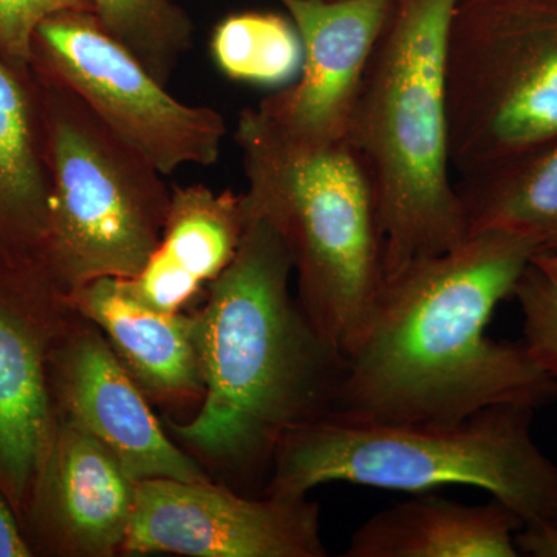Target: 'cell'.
Here are the masks:
<instances>
[{
  "instance_id": "obj_1",
  "label": "cell",
  "mask_w": 557,
  "mask_h": 557,
  "mask_svg": "<svg viewBox=\"0 0 557 557\" xmlns=\"http://www.w3.org/2000/svg\"><path fill=\"white\" fill-rule=\"evenodd\" d=\"M536 245L511 231L472 234L384 278L332 417L354 423L453 424L496 405L556 401L552 379L522 341L486 335L515 298Z\"/></svg>"
},
{
  "instance_id": "obj_2",
  "label": "cell",
  "mask_w": 557,
  "mask_h": 557,
  "mask_svg": "<svg viewBox=\"0 0 557 557\" xmlns=\"http://www.w3.org/2000/svg\"><path fill=\"white\" fill-rule=\"evenodd\" d=\"M248 212L236 258L194 311L205 380L199 412L168 426L211 463L260 472L273 467L285 435L336 412L347 357L289 292L292 256L277 231Z\"/></svg>"
},
{
  "instance_id": "obj_3",
  "label": "cell",
  "mask_w": 557,
  "mask_h": 557,
  "mask_svg": "<svg viewBox=\"0 0 557 557\" xmlns=\"http://www.w3.org/2000/svg\"><path fill=\"white\" fill-rule=\"evenodd\" d=\"M457 0H395L346 139L375 194L384 274L468 237L449 157L446 42Z\"/></svg>"
},
{
  "instance_id": "obj_4",
  "label": "cell",
  "mask_w": 557,
  "mask_h": 557,
  "mask_svg": "<svg viewBox=\"0 0 557 557\" xmlns=\"http://www.w3.org/2000/svg\"><path fill=\"white\" fill-rule=\"evenodd\" d=\"M534 408L496 405L453 424L324 418L278 443L267 493L309 494L329 482L405 493L486 491L523 528H557V465L533 440Z\"/></svg>"
},
{
  "instance_id": "obj_5",
  "label": "cell",
  "mask_w": 557,
  "mask_h": 557,
  "mask_svg": "<svg viewBox=\"0 0 557 557\" xmlns=\"http://www.w3.org/2000/svg\"><path fill=\"white\" fill-rule=\"evenodd\" d=\"M234 138L249 211L277 231L300 306L347 357L386 278L375 194L361 161L346 138L296 141L256 108L242 110Z\"/></svg>"
},
{
  "instance_id": "obj_6",
  "label": "cell",
  "mask_w": 557,
  "mask_h": 557,
  "mask_svg": "<svg viewBox=\"0 0 557 557\" xmlns=\"http://www.w3.org/2000/svg\"><path fill=\"white\" fill-rule=\"evenodd\" d=\"M33 75L50 177L40 262L65 298L98 278L134 277L166 223L164 175L76 95Z\"/></svg>"
},
{
  "instance_id": "obj_7",
  "label": "cell",
  "mask_w": 557,
  "mask_h": 557,
  "mask_svg": "<svg viewBox=\"0 0 557 557\" xmlns=\"http://www.w3.org/2000/svg\"><path fill=\"white\" fill-rule=\"evenodd\" d=\"M450 168L460 180L557 145V0H457L446 42Z\"/></svg>"
},
{
  "instance_id": "obj_8",
  "label": "cell",
  "mask_w": 557,
  "mask_h": 557,
  "mask_svg": "<svg viewBox=\"0 0 557 557\" xmlns=\"http://www.w3.org/2000/svg\"><path fill=\"white\" fill-rule=\"evenodd\" d=\"M32 70L76 95L164 177L219 160L226 137L222 113L172 97L95 13L42 22L33 38Z\"/></svg>"
},
{
  "instance_id": "obj_9",
  "label": "cell",
  "mask_w": 557,
  "mask_h": 557,
  "mask_svg": "<svg viewBox=\"0 0 557 557\" xmlns=\"http://www.w3.org/2000/svg\"><path fill=\"white\" fill-rule=\"evenodd\" d=\"M309 494L240 496L174 479L137 482L121 552L194 557H324L321 515Z\"/></svg>"
},
{
  "instance_id": "obj_10",
  "label": "cell",
  "mask_w": 557,
  "mask_h": 557,
  "mask_svg": "<svg viewBox=\"0 0 557 557\" xmlns=\"http://www.w3.org/2000/svg\"><path fill=\"white\" fill-rule=\"evenodd\" d=\"M72 313L40 260L0 259V491L20 520L57 428L49 364Z\"/></svg>"
},
{
  "instance_id": "obj_11",
  "label": "cell",
  "mask_w": 557,
  "mask_h": 557,
  "mask_svg": "<svg viewBox=\"0 0 557 557\" xmlns=\"http://www.w3.org/2000/svg\"><path fill=\"white\" fill-rule=\"evenodd\" d=\"M49 379L57 420L102 443L134 482L211 480L172 442L100 329L75 310L51 351Z\"/></svg>"
},
{
  "instance_id": "obj_12",
  "label": "cell",
  "mask_w": 557,
  "mask_h": 557,
  "mask_svg": "<svg viewBox=\"0 0 557 557\" xmlns=\"http://www.w3.org/2000/svg\"><path fill=\"white\" fill-rule=\"evenodd\" d=\"M278 2L302 40V69L256 109L296 141H339L346 138L362 76L395 0Z\"/></svg>"
},
{
  "instance_id": "obj_13",
  "label": "cell",
  "mask_w": 557,
  "mask_h": 557,
  "mask_svg": "<svg viewBox=\"0 0 557 557\" xmlns=\"http://www.w3.org/2000/svg\"><path fill=\"white\" fill-rule=\"evenodd\" d=\"M135 487L137 482L102 443L58 420L21 519L33 555L109 557L121 552Z\"/></svg>"
},
{
  "instance_id": "obj_14",
  "label": "cell",
  "mask_w": 557,
  "mask_h": 557,
  "mask_svg": "<svg viewBox=\"0 0 557 557\" xmlns=\"http://www.w3.org/2000/svg\"><path fill=\"white\" fill-rule=\"evenodd\" d=\"M245 194L205 185L175 186L159 247L120 288L150 309L185 311L239 251L248 226Z\"/></svg>"
},
{
  "instance_id": "obj_15",
  "label": "cell",
  "mask_w": 557,
  "mask_h": 557,
  "mask_svg": "<svg viewBox=\"0 0 557 557\" xmlns=\"http://www.w3.org/2000/svg\"><path fill=\"white\" fill-rule=\"evenodd\" d=\"M100 329L132 380L157 405H188L205 395L194 313H164L143 306L116 278H98L67 298Z\"/></svg>"
},
{
  "instance_id": "obj_16",
  "label": "cell",
  "mask_w": 557,
  "mask_h": 557,
  "mask_svg": "<svg viewBox=\"0 0 557 557\" xmlns=\"http://www.w3.org/2000/svg\"><path fill=\"white\" fill-rule=\"evenodd\" d=\"M522 520L491 497L463 505L420 493L357 528L346 557H518Z\"/></svg>"
},
{
  "instance_id": "obj_17",
  "label": "cell",
  "mask_w": 557,
  "mask_h": 557,
  "mask_svg": "<svg viewBox=\"0 0 557 557\" xmlns=\"http://www.w3.org/2000/svg\"><path fill=\"white\" fill-rule=\"evenodd\" d=\"M50 177L33 72L0 54V259L40 260Z\"/></svg>"
},
{
  "instance_id": "obj_18",
  "label": "cell",
  "mask_w": 557,
  "mask_h": 557,
  "mask_svg": "<svg viewBox=\"0 0 557 557\" xmlns=\"http://www.w3.org/2000/svg\"><path fill=\"white\" fill-rule=\"evenodd\" d=\"M468 236L511 231L536 245L533 260L557 271V145L456 185Z\"/></svg>"
},
{
  "instance_id": "obj_19",
  "label": "cell",
  "mask_w": 557,
  "mask_h": 557,
  "mask_svg": "<svg viewBox=\"0 0 557 557\" xmlns=\"http://www.w3.org/2000/svg\"><path fill=\"white\" fill-rule=\"evenodd\" d=\"M211 53L223 75L239 83L287 87L304 62L295 24L273 13L233 14L212 33Z\"/></svg>"
},
{
  "instance_id": "obj_20",
  "label": "cell",
  "mask_w": 557,
  "mask_h": 557,
  "mask_svg": "<svg viewBox=\"0 0 557 557\" xmlns=\"http://www.w3.org/2000/svg\"><path fill=\"white\" fill-rule=\"evenodd\" d=\"M95 16L168 86L193 46L188 14L172 0H94Z\"/></svg>"
},
{
  "instance_id": "obj_21",
  "label": "cell",
  "mask_w": 557,
  "mask_h": 557,
  "mask_svg": "<svg viewBox=\"0 0 557 557\" xmlns=\"http://www.w3.org/2000/svg\"><path fill=\"white\" fill-rule=\"evenodd\" d=\"M523 317V346L557 394V271L531 260L515 289Z\"/></svg>"
},
{
  "instance_id": "obj_22",
  "label": "cell",
  "mask_w": 557,
  "mask_h": 557,
  "mask_svg": "<svg viewBox=\"0 0 557 557\" xmlns=\"http://www.w3.org/2000/svg\"><path fill=\"white\" fill-rule=\"evenodd\" d=\"M64 13H95L94 0H0V54L20 72L32 70V46L42 22Z\"/></svg>"
},
{
  "instance_id": "obj_23",
  "label": "cell",
  "mask_w": 557,
  "mask_h": 557,
  "mask_svg": "<svg viewBox=\"0 0 557 557\" xmlns=\"http://www.w3.org/2000/svg\"><path fill=\"white\" fill-rule=\"evenodd\" d=\"M16 511L0 491V557H33Z\"/></svg>"
},
{
  "instance_id": "obj_24",
  "label": "cell",
  "mask_w": 557,
  "mask_h": 557,
  "mask_svg": "<svg viewBox=\"0 0 557 557\" xmlns=\"http://www.w3.org/2000/svg\"><path fill=\"white\" fill-rule=\"evenodd\" d=\"M516 547L523 556L557 557V528H522Z\"/></svg>"
}]
</instances>
